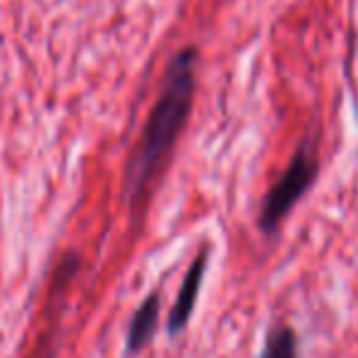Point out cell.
<instances>
[{
    "label": "cell",
    "mask_w": 358,
    "mask_h": 358,
    "mask_svg": "<svg viewBox=\"0 0 358 358\" xmlns=\"http://www.w3.org/2000/svg\"><path fill=\"white\" fill-rule=\"evenodd\" d=\"M194 71H196V50L187 47L182 50L167 66L164 86L159 99L150 110L148 125H145L135 155L128 169V196L140 201L150 189L152 179L162 169L167 155L172 152L179 133L185 130L187 118L194 103Z\"/></svg>",
    "instance_id": "6da1fadb"
},
{
    "label": "cell",
    "mask_w": 358,
    "mask_h": 358,
    "mask_svg": "<svg viewBox=\"0 0 358 358\" xmlns=\"http://www.w3.org/2000/svg\"><path fill=\"white\" fill-rule=\"evenodd\" d=\"M319 174V162L314 157L309 143H302L294 152L292 162L287 164V169L282 172V177L270 187V192L265 194L263 209H260V229L265 234H273L282 219L294 209L299 199L307 194V189L314 185V179Z\"/></svg>",
    "instance_id": "7a4b0ae2"
},
{
    "label": "cell",
    "mask_w": 358,
    "mask_h": 358,
    "mask_svg": "<svg viewBox=\"0 0 358 358\" xmlns=\"http://www.w3.org/2000/svg\"><path fill=\"white\" fill-rule=\"evenodd\" d=\"M260 358H297V334L287 324L270 329Z\"/></svg>",
    "instance_id": "5b68a950"
},
{
    "label": "cell",
    "mask_w": 358,
    "mask_h": 358,
    "mask_svg": "<svg viewBox=\"0 0 358 358\" xmlns=\"http://www.w3.org/2000/svg\"><path fill=\"white\" fill-rule=\"evenodd\" d=\"M157 317H159V289L150 292L145 297V302L135 309L133 322H130L128 329V341H125V348L128 353H135L155 336V329H157Z\"/></svg>",
    "instance_id": "277c9868"
},
{
    "label": "cell",
    "mask_w": 358,
    "mask_h": 358,
    "mask_svg": "<svg viewBox=\"0 0 358 358\" xmlns=\"http://www.w3.org/2000/svg\"><path fill=\"white\" fill-rule=\"evenodd\" d=\"M206 265H209L206 253H199L194 258V263H192V268L187 270V278L182 280V287H179V294H177V299H174L172 314H169V322H167L169 334H182L187 329V324H189L192 312H194V304H196V297H199L201 282H204Z\"/></svg>",
    "instance_id": "3957f363"
}]
</instances>
